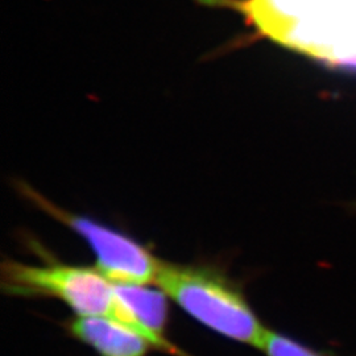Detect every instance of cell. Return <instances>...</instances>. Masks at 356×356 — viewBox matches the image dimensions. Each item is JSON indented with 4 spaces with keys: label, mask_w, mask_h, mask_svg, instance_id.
<instances>
[{
    "label": "cell",
    "mask_w": 356,
    "mask_h": 356,
    "mask_svg": "<svg viewBox=\"0 0 356 356\" xmlns=\"http://www.w3.org/2000/svg\"><path fill=\"white\" fill-rule=\"evenodd\" d=\"M157 286L201 325L232 341L261 347L267 329L229 281L211 269L163 261Z\"/></svg>",
    "instance_id": "cell-1"
},
{
    "label": "cell",
    "mask_w": 356,
    "mask_h": 356,
    "mask_svg": "<svg viewBox=\"0 0 356 356\" xmlns=\"http://www.w3.org/2000/svg\"><path fill=\"white\" fill-rule=\"evenodd\" d=\"M1 285L4 292L13 296L57 298L78 317L114 318L115 284L98 268L6 261L1 267Z\"/></svg>",
    "instance_id": "cell-2"
},
{
    "label": "cell",
    "mask_w": 356,
    "mask_h": 356,
    "mask_svg": "<svg viewBox=\"0 0 356 356\" xmlns=\"http://www.w3.org/2000/svg\"><path fill=\"white\" fill-rule=\"evenodd\" d=\"M28 197L88 242L95 254L97 268L113 282L138 285L156 282L163 261L141 243L94 218L65 211L31 189Z\"/></svg>",
    "instance_id": "cell-3"
},
{
    "label": "cell",
    "mask_w": 356,
    "mask_h": 356,
    "mask_svg": "<svg viewBox=\"0 0 356 356\" xmlns=\"http://www.w3.org/2000/svg\"><path fill=\"white\" fill-rule=\"evenodd\" d=\"M115 284V282H114ZM114 318L147 338L154 348L178 354L166 339L168 296L138 284H115Z\"/></svg>",
    "instance_id": "cell-4"
},
{
    "label": "cell",
    "mask_w": 356,
    "mask_h": 356,
    "mask_svg": "<svg viewBox=\"0 0 356 356\" xmlns=\"http://www.w3.org/2000/svg\"><path fill=\"white\" fill-rule=\"evenodd\" d=\"M69 330L101 356H147L153 347L138 331L108 317H78Z\"/></svg>",
    "instance_id": "cell-5"
},
{
    "label": "cell",
    "mask_w": 356,
    "mask_h": 356,
    "mask_svg": "<svg viewBox=\"0 0 356 356\" xmlns=\"http://www.w3.org/2000/svg\"><path fill=\"white\" fill-rule=\"evenodd\" d=\"M260 350L267 356H326L284 334L270 330H267Z\"/></svg>",
    "instance_id": "cell-6"
}]
</instances>
